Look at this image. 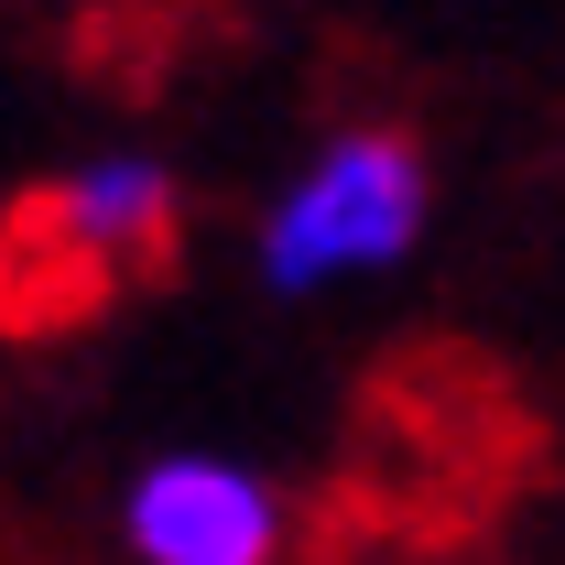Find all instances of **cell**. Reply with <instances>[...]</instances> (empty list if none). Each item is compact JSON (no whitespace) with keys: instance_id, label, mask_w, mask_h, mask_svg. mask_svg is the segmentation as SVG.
Wrapping results in <instances>:
<instances>
[{"instance_id":"cell-1","label":"cell","mask_w":565,"mask_h":565,"mask_svg":"<svg viewBox=\"0 0 565 565\" xmlns=\"http://www.w3.org/2000/svg\"><path fill=\"white\" fill-rule=\"evenodd\" d=\"M435 228V163L414 131L392 120H338L327 141H305V163L282 174L262 217H250V273L282 305L349 294V282L403 273Z\"/></svg>"},{"instance_id":"cell-2","label":"cell","mask_w":565,"mask_h":565,"mask_svg":"<svg viewBox=\"0 0 565 565\" xmlns=\"http://www.w3.org/2000/svg\"><path fill=\"white\" fill-rule=\"evenodd\" d=\"M120 544H131V565H282L294 500H282L250 457L174 446V457L131 468V490H120Z\"/></svg>"},{"instance_id":"cell-3","label":"cell","mask_w":565,"mask_h":565,"mask_svg":"<svg viewBox=\"0 0 565 565\" xmlns=\"http://www.w3.org/2000/svg\"><path fill=\"white\" fill-rule=\"evenodd\" d=\"M22 228L76 273H152L185 239V174L163 152H87L33 196Z\"/></svg>"}]
</instances>
